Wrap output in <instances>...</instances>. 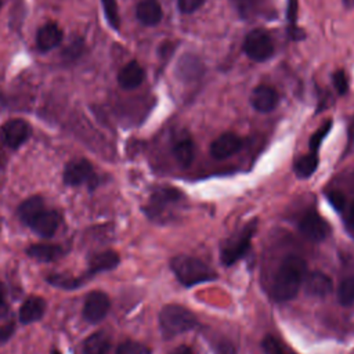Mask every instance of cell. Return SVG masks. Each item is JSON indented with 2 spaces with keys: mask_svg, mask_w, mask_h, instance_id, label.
I'll return each instance as SVG.
<instances>
[{
  "mask_svg": "<svg viewBox=\"0 0 354 354\" xmlns=\"http://www.w3.org/2000/svg\"><path fill=\"white\" fill-rule=\"evenodd\" d=\"M346 224H347V228L350 230V232L354 235V201H353V203L350 205V209H348V213H347Z\"/></svg>",
  "mask_w": 354,
  "mask_h": 354,
  "instance_id": "74e56055",
  "label": "cell"
},
{
  "mask_svg": "<svg viewBox=\"0 0 354 354\" xmlns=\"http://www.w3.org/2000/svg\"><path fill=\"white\" fill-rule=\"evenodd\" d=\"M62 40V30L55 24H46L37 30L36 44L39 50L48 51L57 47Z\"/></svg>",
  "mask_w": 354,
  "mask_h": 354,
  "instance_id": "d6986e66",
  "label": "cell"
},
{
  "mask_svg": "<svg viewBox=\"0 0 354 354\" xmlns=\"http://www.w3.org/2000/svg\"><path fill=\"white\" fill-rule=\"evenodd\" d=\"M326 195V198H328V201H329V203L336 209V210H343V207H344V203H346V199H344V196H343V194L342 192H337V191H329L328 194H325Z\"/></svg>",
  "mask_w": 354,
  "mask_h": 354,
  "instance_id": "e575fe53",
  "label": "cell"
},
{
  "mask_svg": "<svg viewBox=\"0 0 354 354\" xmlns=\"http://www.w3.org/2000/svg\"><path fill=\"white\" fill-rule=\"evenodd\" d=\"M181 199V192L177 191L176 188H169V187H160L153 191L151 195V199L147 206V213L149 217H156L159 216L170 203L177 202Z\"/></svg>",
  "mask_w": 354,
  "mask_h": 354,
  "instance_id": "8fae6325",
  "label": "cell"
},
{
  "mask_svg": "<svg viewBox=\"0 0 354 354\" xmlns=\"http://www.w3.org/2000/svg\"><path fill=\"white\" fill-rule=\"evenodd\" d=\"M46 279L50 285L61 289H75L82 285V281L79 278H75L66 274H53V275H48Z\"/></svg>",
  "mask_w": 354,
  "mask_h": 354,
  "instance_id": "4316f807",
  "label": "cell"
},
{
  "mask_svg": "<svg viewBox=\"0 0 354 354\" xmlns=\"http://www.w3.org/2000/svg\"><path fill=\"white\" fill-rule=\"evenodd\" d=\"M332 289H333L332 279L321 271H313L304 279V292L308 296L325 297L332 292Z\"/></svg>",
  "mask_w": 354,
  "mask_h": 354,
  "instance_id": "4fadbf2b",
  "label": "cell"
},
{
  "mask_svg": "<svg viewBox=\"0 0 354 354\" xmlns=\"http://www.w3.org/2000/svg\"><path fill=\"white\" fill-rule=\"evenodd\" d=\"M46 209L44 201L41 196H30L25 199L18 207V216L28 227L29 224Z\"/></svg>",
  "mask_w": 354,
  "mask_h": 354,
  "instance_id": "44dd1931",
  "label": "cell"
},
{
  "mask_svg": "<svg viewBox=\"0 0 354 354\" xmlns=\"http://www.w3.org/2000/svg\"><path fill=\"white\" fill-rule=\"evenodd\" d=\"M245 54L257 62H263L272 57L274 43L270 35L263 29H253L248 33L243 41Z\"/></svg>",
  "mask_w": 354,
  "mask_h": 354,
  "instance_id": "5b68a950",
  "label": "cell"
},
{
  "mask_svg": "<svg viewBox=\"0 0 354 354\" xmlns=\"http://www.w3.org/2000/svg\"><path fill=\"white\" fill-rule=\"evenodd\" d=\"M26 253L32 259L48 263L61 259L64 254V249L59 245L54 243H35L26 249Z\"/></svg>",
  "mask_w": 354,
  "mask_h": 354,
  "instance_id": "ffe728a7",
  "label": "cell"
},
{
  "mask_svg": "<svg viewBox=\"0 0 354 354\" xmlns=\"http://www.w3.org/2000/svg\"><path fill=\"white\" fill-rule=\"evenodd\" d=\"M332 83H333V87L336 88L337 94L340 95H344L348 90V82H347V77H346V73L344 71L339 69L336 72H333L332 75Z\"/></svg>",
  "mask_w": 354,
  "mask_h": 354,
  "instance_id": "d6a6232c",
  "label": "cell"
},
{
  "mask_svg": "<svg viewBox=\"0 0 354 354\" xmlns=\"http://www.w3.org/2000/svg\"><path fill=\"white\" fill-rule=\"evenodd\" d=\"M64 183L72 187L86 184L90 189H93L98 184V178L94 173L93 165L88 160L76 159L65 166Z\"/></svg>",
  "mask_w": 354,
  "mask_h": 354,
  "instance_id": "8992f818",
  "label": "cell"
},
{
  "mask_svg": "<svg viewBox=\"0 0 354 354\" xmlns=\"http://www.w3.org/2000/svg\"><path fill=\"white\" fill-rule=\"evenodd\" d=\"M257 230V220L248 223L239 232L232 235L221 246L220 260L224 266H232L241 260L250 249V242Z\"/></svg>",
  "mask_w": 354,
  "mask_h": 354,
  "instance_id": "277c9868",
  "label": "cell"
},
{
  "mask_svg": "<svg viewBox=\"0 0 354 354\" xmlns=\"http://www.w3.org/2000/svg\"><path fill=\"white\" fill-rule=\"evenodd\" d=\"M249 100L256 111L267 113L275 109L279 101V95L274 87L268 84H260L253 88Z\"/></svg>",
  "mask_w": 354,
  "mask_h": 354,
  "instance_id": "30bf717a",
  "label": "cell"
},
{
  "mask_svg": "<svg viewBox=\"0 0 354 354\" xmlns=\"http://www.w3.org/2000/svg\"><path fill=\"white\" fill-rule=\"evenodd\" d=\"M347 148H350L354 144V118L351 119L350 124H348V130H347Z\"/></svg>",
  "mask_w": 354,
  "mask_h": 354,
  "instance_id": "60d3db41",
  "label": "cell"
},
{
  "mask_svg": "<svg viewBox=\"0 0 354 354\" xmlns=\"http://www.w3.org/2000/svg\"><path fill=\"white\" fill-rule=\"evenodd\" d=\"M7 311V304H6V290L3 283L0 282V315Z\"/></svg>",
  "mask_w": 354,
  "mask_h": 354,
  "instance_id": "ab89813d",
  "label": "cell"
},
{
  "mask_svg": "<svg viewBox=\"0 0 354 354\" xmlns=\"http://www.w3.org/2000/svg\"><path fill=\"white\" fill-rule=\"evenodd\" d=\"M0 8H1V0H0Z\"/></svg>",
  "mask_w": 354,
  "mask_h": 354,
  "instance_id": "f6af8a7d",
  "label": "cell"
},
{
  "mask_svg": "<svg viewBox=\"0 0 354 354\" xmlns=\"http://www.w3.org/2000/svg\"><path fill=\"white\" fill-rule=\"evenodd\" d=\"M102 3V8H104V14L106 17L108 24L113 28V29H119L120 28V17H119V11H118V3L116 0H101Z\"/></svg>",
  "mask_w": 354,
  "mask_h": 354,
  "instance_id": "83f0119b",
  "label": "cell"
},
{
  "mask_svg": "<svg viewBox=\"0 0 354 354\" xmlns=\"http://www.w3.org/2000/svg\"><path fill=\"white\" fill-rule=\"evenodd\" d=\"M14 330H15V326L12 322H8V324L0 326V343L7 342L12 336Z\"/></svg>",
  "mask_w": 354,
  "mask_h": 354,
  "instance_id": "8d00e7d4",
  "label": "cell"
},
{
  "mask_svg": "<svg viewBox=\"0 0 354 354\" xmlns=\"http://www.w3.org/2000/svg\"><path fill=\"white\" fill-rule=\"evenodd\" d=\"M0 134H1L3 142L8 148L17 149L18 147H21L29 138L30 127L22 119H12V120H8L3 124V127L0 130Z\"/></svg>",
  "mask_w": 354,
  "mask_h": 354,
  "instance_id": "9c48e42d",
  "label": "cell"
},
{
  "mask_svg": "<svg viewBox=\"0 0 354 354\" xmlns=\"http://www.w3.org/2000/svg\"><path fill=\"white\" fill-rule=\"evenodd\" d=\"M116 354H148V348L141 343L126 340L118 346Z\"/></svg>",
  "mask_w": 354,
  "mask_h": 354,
  "instance_id": "f546056e",
  "label": "cell"
},
{
  "mask_svg": "<svg viewBox=\"0 0 354 354\" xmlns=\"http://www.w3.org/2000/svg\"><path fill=\"white\" fill-rule=\"evenodd\" d=\"M203 3H205V0H177L178 10L183 14H191V12L196 11Z\"/></svg>",
  "mask_w": 354,
  "mask_h": 354,
  "instance_id": "836d02e7",
  "label": "cell"
},
{
  "mask_svg": "<svg viewBox=\"0 0 354 354\" xmlns=\"http://www.w3.org/2000/svg\"><path fill=\"white\" fill-rule=\"evenodd\" d=\"M120 263V257L113 250H105L101 253L94 254L88 260V274L94 275L104 271H111L115 267H118Z\"/></svg>",
  "mask_w": 354,
  "mask_h": 354,
  "instance_id": "ac0fdd59",
  "label": "cell"
},
{
  "mask_svg": "<svg viewBox=\"0 0 354 354\" xmlns=\"http://www.w3.org/2000/svg\"><path fill=\"white\" fill-rule=\"evenodd\" d=\"M173 156L181 167H188L194 160V142L189 138L178 140L173 145Z\"/></svg>",
  "mask_w": 354,
  "mask_h": 354,
  "instance_id": "cb8c5ba5",
  "label": "cell"
},
{
  "mask_svg": "<svg viewBox=\"0 0 354 354\" xmlns=\"http://www.w3.org/2000/svg\"><path fill=\"white\" fill-rule=\"evenodd\" d=\"M306 275V261L295 254L286 256L272 282L271 296L275 301H288L296 297Z\"/></svg>",
  "mask_w": 354,
  "mask_h": 354,
  "instance_id": "6da1fadb",
  "label": "cell"
},
{
  "mask_svg": "<svg viewBox=\"0 0 354 354\" xmlns=\"http://www.w3.org/2000/svg\"><path fill=\"white\" fill-rule=\"evenodd\" d=\"M136 15L145 26H155L162 21L163 12L158 0H141L137 4Z\"/></svg>",
  "mask_w": 354,
  "mask_h": 354,
  "instance_id": "2e32d148",
  "label": "cell"
},
{
  "mask_svg": "<svg viewBox=\"0 0 354 354\" xmlns=\"http://www.w3.org/2000/svg\"><path fill=\"white\" fill-rule=\"evenodd\" d=\"M171 354H192V351L188 346H178Z\"/></svg>",
  "mask_w": 354,
  "mask_h": 354,
  "instance_id": "b9f144b4",
  "label": "cell"
},
{
  "mask_svg": "<svg viewBox=\"0 0 354 354\" xmlns=\"http://www.w3.org/2000/svg\"><path fill=\"white\" fill-rule=\"evenodd\" d=\"M51 354H61V353H59V351H57V350H54Z\"/></svg>",
  "mask_w": 354,
  "mask_h": 354,
  "instance_id": "ee69618b",
  "label": "cell"
},
{
  "mask_svg": "<svg viewBox=\"0 0 354 354\" xmlns=\"http://www.w3.org/2000/svg\"><path fill=\"white\" fill-rule=\"evenodd\" d=\"M343 4H344L347 8H354V0H343Z\"/></svg>",
  "mask_w": 354,
  "mask_h": 354,
  "instance_id": "7bdbcfd3",
  "label": "cell"
},
{
  "mask_svg": "<svg viewBox=\"0 0 354 354\" xmlns=\"http://www.w3.org/2000/svg\"><path fill=\"white\" fill-rule=\"evenodd\" d=\"M337 300L344 307L354 303V277H347L340 282L337 288Z\"/></svg>",
  "mask_w": 354,
  "mask_h": 354,
  "instance_id": "484cf974",
  "label": "cell"
},
{
  "mask_svg": "<svg viewBox=\"0 0 354 354\" xmlns=\"http://www.w3.org/2000/svg\"><path fill=\"white\" fill-rule=\"evenodd\" d=\"M330 127H332V120H326L310 138V149L311 152H315L318 151V148L321 147L324 138L326 137V134L330 131Z\"/></svg>",
  "mask_w": 354,
  "mask_h": 354,
  "instance_id": "f1b7e54d",
  "label": "cell"
},
{
  "mask_svg": "<svg viewBox=\"0 0 354 354\" xmlns=\"http://www.w3.org/2000/svg\"><path fill=\"white\" fill-rule=\"evenodd\" d=\"M111 342L109 336L104 332H95L90 335L83 343L84 354H106L109 350Z\"/></svg>",
  "mask_w": 354,
  "mask_h": 354,
  "instance_id": "603a6c76",
  "label": "cell"
},
{
  "mask_svg": "<svg viewBox=\"0 0 354 354\" xmlns=\"http://www.w3.org/2000/svg\"><path fill=\"white\" fill-rule=\"evenodd\" d=\"M301 235L311 242H322L330 234L329 224L314 210L304 213L299 221Z\"/></svg>",
  "mask_w": 354,
  "mask_h": 354,
  "instance_id": "52a82bcc",
  "label": "cell"
},
{
  "mask_svg": "<svg viewBox=\"0 0 354 354\" xmlns=\"http://www.w3.org/2000/svg\"><path fill=\"white\" fill-rule=\"evenodd\" d=\"M145 77V72L142 66L137 61H130L127 62L118 75V82L122 88L130 90L138 87Z\"/></svg>",
  "mask_w": 354,
  "mask_h": 354,
  "instance_id": "9a60e30c",
  "label": "cell"
},
{
  "mask_svg": "<svg viewBox=\"0 0 354 354\" xmlns=\"http://www.w3.org/2000/svg\"><path fill=\"white\" fill-rule=\"evenodd\" d=\"M261 348L264 354H285L281 343L274 336H266L261 340Z\"/></svg>",
  "mask_w": 354,
  "mask_h": 354,
  "instance_id": "1f68e13d",
  "label": "cell"
},
{
  "mask_svg": "<svg viewBox=\"0 0 354 354\" xmlns=\"http://www.w3.org/2000/svg\"><path fill=\"white\" fill-rule=\"evenodd\" d=\"M46 311V301L40 296H29L19 308V321L24 325L39 321Z\"/></svg>",
  "mask_w": 354,
  "mask_h": 354,
  "instance_id": "e0dca14e",
  "label": "cell"
},
{
  "mask_svg": "<svg viewBox=\"0 0 354 354\" xmlns=\"http://www.w3.org/2000/svg\"><path fill=\"white\" fill-rule=\"evenodd\" d=\"M202 72V64L199 59L191 54L183 57L177 64V75L183 80H194Z\"/></svg>",
  "mask_w": 354,
  "mask_h": 354,
  "instance_id": "7402d4cb",
  "label": "cell"
},
{
  "mask_svg": "<svg viewBox=\"0 0 354 354\" xmlns=\"http://www.w3.org/2000/svg\"><path fill=\"white\" fill-rule=\"evenodd\" d=\"M317 167H318V156L315 152H311L308 155L300 156L295 162L293 171L299 178H308L310 176L314 174Z\"/></svg>",
  "mask_w": 354,
  "mask_h": 354,
  "instance_id": "d4e9b609",
  "label": "cell"
},
{
  "mask_svg": "<svg viewBox=\"0 0 354 354\" xmlns=\"http://www.w3.org/2000/svg\"><path fill=\"white\" fill-rule=\"evenodd\" d=\"M288 21L292 28H296V19H297V0H288ZM290 28V29H292Z\"/></svg>",
  "mask_w": 354,
  "mask_h": 354,
  "instance_id": "d590c367",
  "label": "cell"
},
{
  "mask_svg": "<svg viewBox=\"0 0 354 354\" xmlns=\"http://www.w3.org/2000/svg\"><path fill=\"white\" fill-rule=\"evenodd\" d=\"M111 308V301L106 293L101 290L91 292L83 306V317L90 324H98L102 321Z\"/></svg>",
  "mask_w": 354,
  "mask_h": 354,
  "instance_id": "ba28073f",
  "label": "cell"
},
{
  "mask_svg": "<svg viewBox=\"0 0 354 354\" xmlns=\"http://www.w3.org/2000/svg\"><path fill=\"white\" fill-rule=\"evenodd\" d=\"M198 325L195 314L180 304H166L159 313V326L165 339L174 337Z\"/></svg>",
  "mask_w": 354,
  "mask_h": 354,
  "instance_id": "3957f363",
  "label": "cell"
},
{
  "mask_svg": "<svg viewBox=\"0 0 354 354\" xmlns=\"http://www.w3.org/2000/svg\"><path fill=\"white\" fill-rule=\"evenodd\" d=\"M232 4L238 14L242 18H249L253 15L256 10V1L254 0H232Z\"/></svg>",
  "mask_w": 354,
  "mask_h": 354,
  "instance_id": "4dcf8cb0",
  "label": "cell"
},
{
  "mask_svg": "<svg viewBox=\"0 0 354 354\" xmlns=\"http://www.w3.org/2000/svg\"><path fill=\"white\" fill-rule=\"evenodd\" d=\"M170 268L178 282L187 288L217 278V274L206 263L187 254L174 256L170 260Z\"/></svg>",
  "mask_w": 354,
  "mask_h": 354,
  "instance_id": "7a4b0ae2",
  "label": "cell"
},
{
  "mask_svg": "<svg viewBox=\"0 0 354 354\" xmlns=\"http://www.w3.org/2000/svg\"><path fill=\"white\" fill-rule=\"evenodd\" d=\"M59 224V214L55 210L44 209L30 224L29 227L40 236L50 238L55 234Z\"/></svg>",
  "mask_w": 354,
  "mask_h": 354,
  "instance_id": "5bb4252c",
  "label": "cell"
},
{
  "mask_svg": "<svg viewBox=\"0 0 354 354\" xmlns=\"http://www.w3.org/2000/svg\"><path fill=\"white\" fill-rule=\"evenodd\" d=\"M242 148V138L234 133L218 136L210 145V153L214 159H227Z\"/></svg>",
  "mask_w": 354,
  "mask_h": 354,
  "instance_id": "7c38bea8",
  "label": "cell"
},
{
  "mask_svg": "<svg viewBox=\"0 0 354 354\" xmlns=\"http://www.w3.org/2000/svg\"><path fill=\"white\" fill-rule=\"evenodd\" d=\"M217 354H235V348L230 343H223L217 347Z\"/></svg>",
  "mask_w": 354,
  "mask_h": 354,
  "instance_id": "f35d334b",
  "label": "cell"
}]
</instances>
